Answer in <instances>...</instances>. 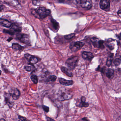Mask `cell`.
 Here are the masks:
<instances>
[{"instance_id":"1","label":"cell","mask_w":121,"mask_h":121,"mask_svg":"<svg viewBox=\"0 0 121 121\" xmlns=\"http://www.w3.org/2000/svg\"><path fill=\"white\" fill-rule=\"evenodd\" d=\"M78 61V56H72L67 59L65 64L69 69L73 70L77 66Z\"/></svg>"},{"instance_id":"2","label":"cell","mask_w":121,"mask_h":121,"mask_svg":"<svg viewBox=\"0 0 121 121\" xmlns=\"http://www.w3.org/2000/svg\"><path fill=\"white\" fill-rule=\"evenodd\" d=\"M37 14L42 18H44L49 15L51 11L47 9L44 7H40L37 10Z\"/></svg>"},{"instance_id":"3","label":"cell","mask_w":121,"mask_h":121,"mask_svg":"<svg viewBox=\"0 0 121 121\" xmlns=\"http://www.w3.org/2000/svg\"><path fill=\"white\" fill-rule=\"evenodd\" d=\"M24 56L30 64L34 65L39 62V59L37 57L29 54H25Z\"/></svg>"},{"instance_id":"4","label":"cell","mask_w":121,"mask_h":121,"mask_svg":"<svg viewBox=\"0 0 121 121\" xmlns=\"http://www.w3.org/2000/svg\"><path fill=\"white\" fill-rule=\"evenodd\" d=\"M80 3L81 7L86 9H90L92 7L91 0H80Z\"/></svg>"},{"instance_id":"5","label":"cell","mask_w":121,"mask_h":121,"mask_svg":"<svg viewBox=\"0 0 121 121\" xmlns=\"http://www.w3.org/2000/svg\"><path fill=\"white\" fill-rule=\"evenodd\" d=\"M100 6L102 9L108 12L110 10V2L109 0H101Z\"/></svg>"},{"instance_id":"6","label":"cell","mask_w":121,"mask_h":121,"mask_svg":"<svg viewBox=\"0 0 121 121\" xmlns=\"http://www.w3.org/2000/svg\"><path fill=\"white\" fill-rule=\"evenodd\" d=\"M72 97L73 95L71 94L63 92L58 95L57 98L59 100L63 101L70 99L72 98Z\"/></svg>"},{"instance_id":"7","label":"cell","mask_w":121,"mask_h":121,"mask_svg":"<svg viewBox=\"0 0 121 121\" xmlns=\"http://www.w3.org/2000/svg\"><path fill=\"white\" fill-rule=\"evenodd\" d=\"M17 37L21 42L24 43H28L30 42L29 36L27 35L21 34L17 35Z\"/></svg>"},{"instance_id":"8","label":"cell","mask_w":121,"mask_h":121,"mask_svg":"<svg viewBox=\"0 0 121 121\" xmlns=\"http://www.w3.org/2000/svg\"><path fill=\"white\" fill-rule=\"evenodd\" d=\"M91 41L95 47H97V48L103 47V41L99 40L98 39L96 38H92Z\"/></svg>"},{"instance_id":"9","label":"cell","mask_w":121,"mask_h":121,"mask_svg":"<svg viewBox=\"0 0 121 121\" xmlns=\"http://www.w3.org/2000/svg\"><path fill=\"white\" fill-rule=\"evenodd\" d=\"M11 95L10 94H5V101L6 104L10 108H11L14 105V103L10 99Z\"/></svg>"},{"instance_id":"10","label":"cell","mask_w":121,"mask_h":121,"mask_svg":"<svg viewBox=\"0 0 121 121\" xmlns=\"http://www.w3.org/2000/svg\"><path fill=\"white\" fill-rule=\"evenodd\" d=\"M82 56L83 59L89 61L91 60L94 57L93 54L91 52H83Z\"/></svg>"},{"instance_id":"11","label":"cell","mask_w":121,"mask_h":121,"mask_svg":"<svg viewBox=\"0 0 121 121\" xmlns=\"http://www.w3.org/2000/svg\"><path fill=\"white\" fill-rule=\"evenodd\" d=\"M59 83L61 85L64 86L72 85L73 84V82L72 80H66L63 78H59Z\"/></svg>"},{"instance_id":"12","label":"cell","mask_w":121,"mask_h":121,"mask_svg":"<svg viewBox=\"0 0 121 121\" xmlns=\"http://www.w3.org/2000/svg\"><path fill=\"white\" fill-rule=\"evenodd\" d=\"M12 98L14 100H17L19 98L20 96V92L17 88H15L13 91L12 93H10Z\"/></svg>"},{"instance_id":"13","label":"cell","mask_w":121,"mask_h":121,"mask_svg":"<svg viewBox=\"0 0 121 121\" xmlns=\"http://www.w3.org/2000/svg\"><path fill=\"white\" fill-rule=\"evenodd\" d=\"M61 70L62 72L66 74L67 76L71 77V78L73 77V73L71 69H68L66 67L63 66L61 68Z\"/></svg>"},{"instance_id":"14","label":"cell","mask_w":121,"mask_h":121,"mask_svg":"<svg viewBox=\"0 0 121 121\" xmlns=\"http://www.w3.org/2000/svg\"><path fill=\"white\" fill-rule=\"evenodd\" d=\"M0 22L1 25L6 27H10L12 25L10 22L4 19H1L0 20Z\"/></svg>"},{"instance_id":"15","label":"cell","mask_w":121,"mask_h":121,"mask_svg":"<svg viewBox=\"0 0 121 121\" xmlns=\"http://www.w3.org/2000/svg\"><path fill=\"white\" fill-rule=\"evenodd\" d=\"M114 71L111 69H108L106 71V75L107 77L110 79H112L114 76Z\"/></svg>"},{"instance_id":"16","label":"cell","mask_w":121,"mask_h":121,"mask_svg":"<svg viewBox=\"0 0 121 121\" xmlns=\"http://www.w3.org/2000/svg\"><path fill=\"white\" fill-rule=\"evenodd\" d=\"M24 69L26 71H28V72L34 71L35 70V66H34V65H32L30 64H27V65L25 66Z\"/></svg>"},{"instance_id":"17","label":"cell","mask_w":121,"mask_h":121,"mask_svg":"<svg viewBox=\"0 0 121 121\" xmlns=\"http://www.w3.org/2000/svg\"><path fill=\"white\" fill-rule=\"evenodd\" d=\"M12 48L15 51H21L24 49V47L17 43L13 44Z\"/></svg>"},{"instance_id":"18","label":"cell","mask_w":121,"mask_h":121,"mask_svg":"<svg viewBox=\"0 0 121 121\" xmlns=\"http://www.w3.org/2000/svg\"><path fill=\"white\" fill-rule=\"evenodd\" d=\"M84 45V43L78 41L74 43L73 46L76 49H79L81 48Z\"/></svg>"},{"instance_id":"19","label":"cell","mask_w":121,"mask_h":121,"mask_svg":"<svg viewBox=\"0 0 121 121\" xmlns=\"http://www.w3.org/2000/svg\"><path fill=\"white\" fill-rule=\"evenodd\" d=\"M57 77L55 75H51L48 76L46 80V82H54L56 80Z\"/></svg>"},{"instance_id":"20","label":"cell","mask_w":121,"mask_h":121,"mask_svg":"<svg viewBox=\"0 0 121 121\" xmlns=\"http://www.w3.org/2000/svg\"><path fill=\"white\" fill-rule=\"evenodd\" d=\"M113 56L112 54H111L110 56H108V58L107 60L106 65L108 66H110L112 64V59H113Z\"/></svg>"},{"instance_id":"21","label":"cell","mask_w":121,"mask_h":121,"mask_svg":"<svg viewBox=\"0 0 121 121\" xmlns=\"http://www.w3.org/2000/svg\"><path fill=\"white\" fill-rule=\"evenodd\" d=\"M31 80L34 84H37L38 82V78L37 76L36 75H32L31 76Z\"/></svg>"},{"instance_id":"22","label":"cell","mask_w":121,"mask_h":121,"mask_svg":"<svg viewBox=\"0 0 121 121\" xmlns=\"http://www.w3.org/2000/svg\"><path fill=\"white\" fill-rule=\"evenodd\" d=\"M11 27H12V29L14 30L15 31H20L21 30L20 27H19L17 25H12Z\"/></svg>"},{"instance_id":"23","label":"cell","mask_w":121,"mask_h":121,"mask_svg":"<svg viewBox=\"0 0 121 121\" xmlns=\"http://www.w3.org/2000/svg\"><path fill=\"white\" fill-rule=\"evenodd\" d=\"M75 34H70L68 35L65 36V38L66 39L69 40L71 39L72 38H73L75 36Z\"/></svg>"},{"instance_id":"24","label":"cell","mask_w":121,"mask_h":121,"mask_svg":"<svg viewBox=\"0 0 121 121\" xmlns=\"http://www.w3.org/2000/svg\"><path fill=\"white\" fill-rule=\"evenodd\" d=\"M121 59L119 58H116L114 60V63L116 66H118L121 63Z\"/></svg>"},{"instance_id":"25","label":"cell","mask_w":121,"mask_h":121,"mask_svg":"<svg viewBox=\"0 0 121 121\" xmlns=\"http://www.w3.org/2000/svg\"><path fill=\"white\" fill-rule=\"evenodd\" d=\"M89 106V104L85 102H81L80 103V105H79V106L81 107H87Z\"/></svg>"},{"instance_id":"26","label":"cell","mask_w":121,"mask_h":121,"mask_svg":"<svg viewBox=\"0 0 121 121\" xmlns=\"http://www.w3.org/2000/svg\"><path fill=\"white\" fill-rule=\"evenodd\" d=\"M42 108L43 110L46 112H48L49 111V108L48 107L46 106V105H42Z\"/></svg>"},{"instance_id":"27","label":"cell","mask_w":121,"mask_h":121,"mask_svg":"<svg viewBox=\"0 0 121 121\" xmlns=\"http://www.w3.org/2000/svg\"><path fill=\"white\" fill-rule=\"evenodd\" d=\"M18 118L20 120H22V121H26L27 120L26 118L20 115L18 116Z\"/></svg>"},{"instance_id":"28","label":"cell","mask_w":121,"mask_h":121,"mask_svg":"<svg viewBox=\"0 0 121 121\" xmlns=\"http://www.w3.org/2000/svg\"><path fill=\"white\" fill-rule=\"evenodd\" d=\"M86 101V98L85 97H82L81 98V102H85Z\"/></svg>"},{"instance_id":"29","label":"cell","mask_w":121,"mask_h":121,"mask_svg":"<svg viewBox=\"0 0 121 121\" xmlns=\"http://www.w3.org/2000/svg\"><path fill=\"white\" fill-rule=\"evenodd\" d=\"M117 14H118V15H119V17H121V10H120L118 11Z\"/></svg>"},{"instance_id":"30","label":"cell","mask_w":121,"mask_h":121,"mask_svg":"<svg viewBox=\"0 0 121 121\" xmlns=\"http://www.w3.org/2000/svg\"><path fill=\"white\" fill-rule=\"evenodd\" d=\"M46 119L47 120H54L53 119H51L50 117H46Z\"/></svg>"},{"instance_id":"31","label":"cell","mask_w":121,"mask_h":121,"mask_svg":"<svg viewBox=\"0 0 121 121\" xmlns=\"http://www.w3.org/2000/svg\"><path fill=\"white\" fill-rule=\"evenodd\" d=\"M111 0L112 2H116V1H118L119 0Z\"/></svg>"},{"instance_id":"32","label":"cell","mask_w":121,"mask_h":121,"mask_svg":"<svg viewBox=\"0 0 121 121\" xmlns=\"http://www.w3.org/2000/svg\"><path fill=\"white\" fill-rule=\"evenodd\" d=\"M5 120L3 119H0V121H1V120Z\"/></svg>"},{"instance_id":"33","label":"cell","mask_w":121,"mask_h":121,"mask_svg":"<svg viewBox=\"0 0 121 121\" xmlns=\"http://www.w3.org/2000/svg\"><path fill=\"white\" fill-rule=\"evenodd\" d=\"M120 39H121V34H120Z\"/></svg>"},{"instance_id":"34","label":"cell","mask_w":121,"mask_h":121,"mask_svg":"<svg viewBox=\"0 0 121 121\" xmlns=\"http://www.w3.org/2000/svg\"></svg>"},{"instance_id":"35","label":"cell","mask_w":121,"mask_h":121,"mask_svg":"<svg viewBox=\"0 0 121 121\" xmlns=\"http://www.w3.org/2000/svg\"></svg>"}]
</instances>
